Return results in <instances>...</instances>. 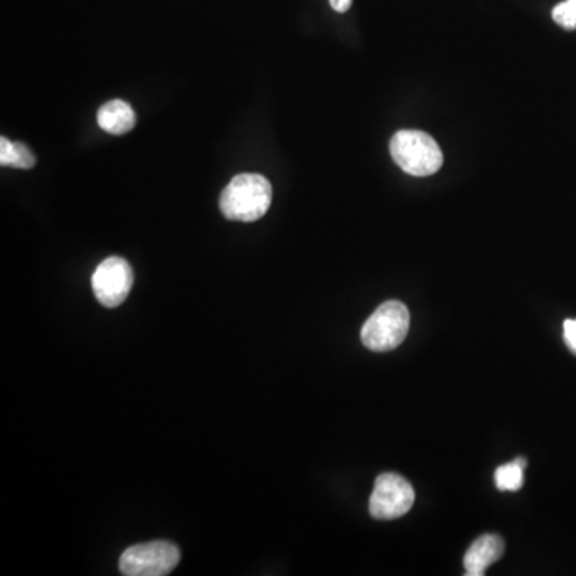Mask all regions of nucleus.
I'll list each match as a JSON object with an SVG mask.
<instances>
[{
  "instance_id": "nucleus-1",
  "label": "nucleus",
  "mask_w": 576,
  "mask_h": 576,
  "mask_svg": "<svg viewBox=\"0 0 576 576\" xmlns=\"http://www.w3.org/2000/svg\"><path fill=\"white\" fill-rule=\"evenodd\" d=\"M271 200V183L266 176L240 173L221 192L220 210L228 220L253 223L268 213Z\"/></svg>"
},
{
  "instance_id": "nucleus-2",
  "label": "nucleus",
  "mask_w": 576,
  "mask_h": 576,
  "mask_svg": "<svg viewBox=\"0 0 576 576\" xmlns=\"http://www.w3.org/2000/svg\"><path fill=\"white\" fill-rule=\"evenodd\" d=\"M389 151L394 162L408 175H434L444 164V154L437 141L421 130H400L392 136Z\"/></svg>"
},
{
  "instance_id": "nucleus-3",
  "label": "nucleus",
  "mask_w": 576,
  "mask_h": 576,
  "mask_svg": "<svg viewBox=\"0 0 576 576\" xmlns=\"http://www.w3.org/2000/svg\"><path fill=\"white\" fill-rule=\"evenodd\" d=\"M408 327L410 314L407 306L396 300L386 301L368 317L360 332V340L370 351H392L405 340Z\"/></svg>"
},
{
  "instance_id": "nucleus-4",
  "label": "nucleus",
  "mask_w": 576,
  "mask_h": 576,
  "mask_svg": "<svg viewBox=\"0 0 576 576\" xmlns=\"http://www.w3.org/2000/svg\"><path fill=\"white\" fill-rule=\"evenodd\" d=\"M180 562V549L168 541L135 544L120 556L119 568L127 576H164Z\"/></svg>"
},
{
  "instance_id": "nucleus-5",
  "label": "nucleus",
  "mask_w": 576,
  "mask_h": 576,
  "mask_svg": "<svg viewBox=\"0 0 576 576\" xmlns=\"http://www.w3.org/2000/svg\"><path fill=\"white\" fill-rule=\"evenodd\" d=\"M413 503L415 490L410 482L399 474L386 472L376 477L368 509L375 519L392 520L405 516Z\"/></svg>"
},
{
  "instance_id": "nucleus-6",
  "label": "nucleus",
  "mask_w": 576,
  "mask_h": 576,
  "mask_svg": "<svg viewBox=\"0 0 576 576\" xmlns=\"http://www.w3.org/2000/svg\"><path fill=\"white\" fill-rule=\"evenodd\" d=\"M132 287V266L119 256L106 258L93 272V293L106 308H117L124 303Z\"/></svg>"
},
{
  "instance_id": "nucleus-7",
  "label": "nucleus",
  "mask_w": 576,
  "mask_h": 576,
  "mask_svg": "<svg viewBox=\"0 0 576 576\" xmlns=\"http://www.w3.org/2000/svg\"><path fill=\"white\" fill-rule=\"evenodd\" d=\"M503 552L504 541L501 536L492 535V533L480 536L469 546L466 556H464L466 575H485V570L490 565L495 564L496 560H500Z\"/></svg>"
},
{
  "instance_id": "nucleus-8",
  "label": "nucleus",
  "mask_w": 576,
  "mask_h": 576,
  "mask_svg": "<svg viewBox=\"0 0 576 576\" xmlns=\"http://www.w3.org/2000/svg\"><path fill=\"white\" fill-rule=\"evenodd\" d=\"M135 124V111L127 101H109L98 111V125L111 135H125L135 127Z\"/></svg>"
},
{
  "instance_id": "nucleus-9",
  "label": "nucleus",
  "mask_w": 576,
  "mask_h": 576,
  "mask_svg": "<svg viewBox=\"0 0 576 576\" xmlns=\"http://www.w3.org/2000/svg\"><path fill=\"white\" fill-rule=\"evenodd\" d=\"M0 164L8 167L29 170L36 165V157L29 151L28 146L23 143H12V141L2 136L0 138Z\"/></svg>"
},
{
  "instance_id": "nucleus-10",
  "label": "nucleus",
  "mask_w": 576,
  "mask_h": 576,
  "mask_svg": "<svg viewBox=\"0 0 576 576\" xmlns=\"http://www.w3.org/2000/svg\"><path fill=\"white\" fill-rule=\"evenodd\" d=\"M525 458H516L512 463L503 464L495 471V484L501 492H519L524 487Z\"/></svg>"
},
{
  "instance_id": "nucleus-11",
  "label": "nucleus",
  "mask_w": 576,
  "mask_h": 576,
  "mask_svg": "<svg viewBox=\"0 0 576 576\" xmlns=\"http://www.w3.org/2000/svg\"><path fill=\"white\" fill-rule=\"evenodd\" d=\"M552 20L565 29H576V0H565L552 10Z\"/></svg>"
},
{
  "instance_id": "nucleus-12",
  "label": "nucleus",
  "mask_w": 576,
  "mask_h": 576,
  "mask_svg": "<svg viewBox=\"0 0 576 576\" xmlns=\"http://www.w3.org/2000/svg\"><path fill=\"white\" fill-rule=\"evenodd\" d=\"M564 341L567 344V348L576 356V319L565 320Z\"/></svg>"
},
{
  "instance_id": "nucleus-13",
  "label": "nucleus",
  "mask_w": 576,
  "mask_h": 576,
  "mask_svg": "<svg viewBox=\"0 0 576 576\" xmlns=\"http://www.w3.org/2000/svg\"><path fill=\"white\" fill-rule=\"evenodd\" d=\"M333 10L338 13L348 12L351 8L352 0H330Z\"/></svg>"
}]
</instances>
